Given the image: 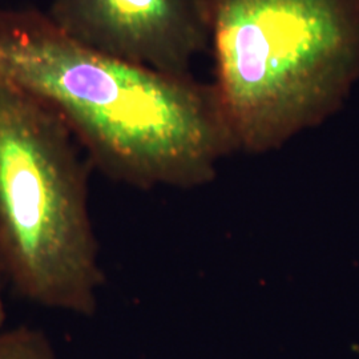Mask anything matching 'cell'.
<instances>
[{
  "label": "cell",
  "instance_id": "obj_4",
  "mask_svg": "<svg viewBox=\"0 0 359 359\" xmlns=\"http://www.w3.org/2000/svg\"><path fill=\"white\" fill-rule=\"evenodd\" d=\"M46 13L88 48L170 75L209 50L198 0H51Z\"/></svg>",
  "mask_w": 359,
  "mask_h": 359
},
{
  "label": "cell",
  "instance_id": "obj_2",
  "mask_svg": "<svg viewBox=\"0 0 359 359\" xmlns=\"http://www.w3.org/2000/svg\"><path fill=\"white\" fill-rule=\"evenodd\" d=\"M237 152L269 154L342 105L359 77V0H198Z\"/></svg>",
  "mask_w": 359,
  "mask_h": 359
},
{
  "label": "cell",
  "instance_id": "obj_3",
  "mask_svg": "<svg viewBox=\"0 0 359 359\" xmlns=\"http://www.w3.org/2000/svg\"><path fill=\"white\" fill-rule=\"evenodd\" d=\"M92 168L48 104L0 79V269L29 304L80 317L104 283Z\"/></svg>",
  "mask_w": 359,
  "mask_h": 359
},
{
  "label": "cell",
  "instance_id": "obj_6",
  "mask_svg": "<svg viewBox=\"0 0 359 359\" xmlns=\"http://www.w3.org/2000/svg\"><path fill=\"white\" fill-rule=\"evenodd\" d=\"M7 289L8 286L0 269V326L6 325L7 320Z\"/></svg>",
  "mask_w": 359,
  "mask_h": 359
},
{
  "label": "cell",
  "instance_id": "obj_5",
  "mask_svg": "<svg viewBox=\"0 0 359 359\" xmlns=\"http://www.w3.org/2000/svg\"><path fill=\"white\" fill-rule=\"evenodd\" d=\"M0 359H60L47 335L27 326H0Z\"/></svg>",
  "mask_w": 359,
  "mask_h": 359
},
{
  "label": "cell",
  "instance_id": "obj_1",
  "mask_svg": "<svg viewBox=\"0 0 359 359\" xmlns=\"http://www.w3.org/2000/svg\"><path fill=\"white\" fill-rule=\"evenodd\" d=\"M0 79L63 118L92 167L137 189H189L237 152L213 83L88 48L31 7L0 6Z\"/></svg>",
  "mask_w": 359,
  "mask_h": 359
}]
</instances>
